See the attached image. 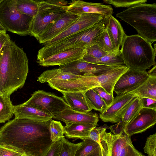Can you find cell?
<instances>
[{
    "label": "cell",
    "instance_id": "obj_29",
    "mask_svg": "<svg viewBox=\"0 0 156 156\" xmlns=\"http://www.w3.org/2000/svg\"><path fill=\"white\" fill-rule=\"evenodd\" d=\"M17 10L20 13L34 18L37 14L38 1L33 0H15Z\"/></svg>",
    "mask_w": 156,
    "mask_h": 156
},
{
    "label": "cell",
    "instance_id": "obj_25",
    "mask_svg": "<svg viewBox=\"0 0 156 156\" xmlns=\"http://www.w3.org/2000/svg\"><path fill=\"white\" fill-rule=\"evenodd\" d=\"M80 76L63 72L59 68L44 71L38 77L37 81L45 83L51 81L68 80L78 78Z\"/></svg>",
    "mask_w": 156,
    "mask_h": 156
},
{
    "label": "cell",
    "instance_id": "obj_20",
    "mask_svg": "<svg viewBox=\"0 0 156 156\" xmlns=\"http://www.w3.org/2000/svg\"><path fill=\"white\" fill-rule=\"evenodd\" d=\"M106 27L115 52H118L126 36L121 24L111 15L107 17Z\"/></svg>",
    "mask_w": 156,
    "mask_h": 156
},
{
    "label": "cell",
    "instance_id": "obj_7",
    "mask_svg": "<svg viewBox=\"0 0 156 156\" xmlns=\"http://www.w3.org/2000/svg\"><path fill=\"white\" fill-rule=\"evenodd\" d=\"M68 2L61 0L38 1L37 13L34 18L29 35L38 41L40 35L51 22L67 11Z\"/></svg>",
    "mask_w": 156,
    "mask_h": 156
},
{
    "label": "cell",
    "instance_id": "obj_35",
    "mask_svg": "<svg viewBox=\"0 0 156 156\" xmlns=\"http://www.w3.org/2000/svg\"><path fill=\"white\" fill-rule=\"evenodd\" d=\"M147 0H104V2L112 5L115 7L127 8L139 4L145 3Z\"/></svg>",
    "mask_w": 156,
    "mask_h": 156
},
{
    "label": "cell",
    "instance_id": "obj_18",
    "mask_svg": "<svg viewBox=\"0 0 156 156\" xmlns=\"http://www.w3.org/2000/svg\"><path fill=\"white\" fill-rule=\"evenodd\" d=\"M67 11L79 15L89 13L100 14L105 17L112 15L113 13V9L110 5L80 0L72 1L68 5Z\"/></svg>",
    "mask_w": 156,
    "mask_h": 156
},
{
    "label": "cell",
    "instance_id": "obj_10",
    "mask_svg": "<svg viewBox=\"0 0 156 156\" xmlns=\"http://www.w3.org/2000/svg\"><path fill=\"white\" fill-rule=\"evenodd\" d=\"M24 103L53 116L68 106L63 98L43 90L35 91Z\"/></svg>",
    "mask_w": 156,
    "mask_h": 156
},
{
    "label": "cell",
    "instance_id": "obj_15",
    "mask_svg": "<svg viewBox=\"0 0 156 156\" xmlns=\"http://www.w3.org/2000/svg\"><path fill=\"white\" fill-rule=\"evenodd\" d=\"M156 122V109L142 108L136 117L124 126V129L131 136L145 131Z\"/></svg>",
    "mask_w": 156,
    "mask_h": 156
},
{
    "label": "cell",
    "instance_id": "obj_16",
    "mask_svg": "<svg viewBox=\"0 0 156 156\" xmlns=\"http://www.w3.org/2000/svg\"><path fill=\"white\" fill-rule=\"evenodd\" d=\"M118 66L92 63L87 62L81 58L60 66L58 68L64 72L70 73L76 75H82L87 73L94 75L100 74Z\"/></svg>",
    "mask_w": 156,
    "mask_h": 156
},
{
    "label": "cell",
    "instance_id": "obj_23",
    "mask_svg": "<svg viewBox=\"0 0 156 156\" xmlns=\"http://www.w3.org/2000/svg\"><path fill=\"white\" fill-rule=\"evenodd\" d=\"M96 126L83 123H72L63 126V133L69 138H78L84 140L89 137L91 131Z\"/></svg>",
    "mask_w": 156,
    "mask_h": 156
},
{
    "label": "cell",
    "instance_id": "obj_4",
    "mask_svg": "<svg viewBox=\"0 0 156 156\" xmlns=\"http://www.w3.org/2000/svg\"><path fill=\"white\" fill-rule=\"evenodd\" d=\"M116 16L133 27L151 44L156 41V4L142 3L117 13Z\"/></svg>",
    "mask_w": 156,
    "mask_h": 156
},
{
    "label": "cell",
    "instance_id": "obj_8",
    "mask_svg": "<svg viewBox=\"0 0 156 156\" xmlns=\"http://www.w3.org/2000/svg\"><path fill=\"white\" fill-rule=\"evenodd\" d=\"M128 69L124 66L114 68L100 74L85 73L76 80V87L78 91L85 92L89 90L100 87L109 94H113L116 82Z\"/></svg>",
    "mask_w": 156,
    "mask_h": 156
},
{
    "label": "cell",
    "instance_id": "obj_12",
    "mask_svg": "<svg viewBox=\"0 0 156 156\" xmlns=\"http://www.w3.org/2000/svg\"><path fill=\"white\" fill-rule=\"evenodd\" d=\"M136 96L128 93L117 95L111 105L100 112L99 117L105 122L117 123L134 98Z\"/></svg>",
    "mask_w": 156,
    "mask_h": 156
},
{
    "label": "cell",
    "instance_id": "obj_21",
    "mask_svg": "<svg viewBox=\"0 0 156 156\" xmlns=\"http://www.w3.org/2000/svg\"><path fill=\"white\" fill-rule=\"evenodd\" d=\"M63 98L68 106L72 110L87 113L92 109L83 92H62Z\"/></svg>",
    "mask_w": 156,
    "mask_h": 156
},
{
    "label": "cell",
    "instance_id": "obj_2",
    "mask_svg": "<svg viewBox=\"0 0 156 156\" xmlns=\"http://www.w3.org/2000/svg\"><path fill=\"white\" fill-rule=\"evenodd\" d=\"M29 70L28 60L22 48L10 40L0 51V91L10 95L23 86Z\"/></svg>",
    "mask_w": 156,
    "mask_h": 156
},
{
    "label": "cell",
    "instance_id": "obj_13",
    "mask_svg": "<svg viewBox=\"0 0 156 156\" xmlns=\"http://www.w3.org/2000/svg\"><path fill=\"white\" fill-rule=\"evenodd\" d=\"M149 76L146 71L128 69L116 82L113 91L117 95L129 93L145 82Z\"/></svg>",
    "mask_w": 156,
    "mask_h": 156
},
{
    "label": "cell",
    "instance_id": "obj_49",
    "mask_svg": "<svg viewBox=\"0 0 156 156\" xmlns=\"http://www.w3.org/2000/svg\"><path fill=\"white\" fill-rule=\"evenodd\" d=\"M2 94H2L0 91V96H1V95H2Z\"/></svg>",
    "mask_w": 156,
    "mask_h": 156
},
{
    "label": "cell",
    "instance_id": "obj_37",
    "mask_svg": "<svg viewBox=\"0 0 156 156\" xmlns=\"http://www.w3.org/2000/svg\"><path fill=\"white\" fill-rule=\"evenodd\" d=\"M25 153L12 146L0 144V156H23Z\"/></svg>",
    "mask_w": 156,
    "mask_h": 156
},
{
    "label": "cell",
    "instance_id": "obj_30",
    "mask_svg": "<svg viewBox=\"0 0 156 156\" xmlns=\"http://www.w3.org/2000/svg\"><path fill=\"white\" fill-rule=\"evenodd\" d=\"M10 95L3 94L0 96V123H4L10 119L14 114Z\"/></svg>",
    "mask_w": 156,
    "mask_h": 156
},
{
    "label": "cell",
    "instance_id": "obj_6",
    "mask_svg": "<svg viewBox=\"0 0 156 156\" xmlns=\"http://www.w3.org/2000/svg\"><path fill=\"white\" fill-rule=\"evenodd\" d=\"M33 19L17 10L15 0H3L0 4V23L6 31L20 36L29 35Z\"/></svg>",
    "mask_w": 156,
    "mask_h": 156
},
{
    "label": "cell",
    "instance_id": "obj_36",
    "mask_svg": "<svg viewBox=\"0 0 156 156\" xmlns=\"http://www.w3.org/2000/svg\"><path fill=\"white\" fill-rule=\"evenodd\" d=\"M85 50V55L94 58H100L108 53L95 43L87 46Z\"/></svg>",
    "mask_w": 156,
    "mask_h": 156
},
{
    "label": "cell",
    "instance_id": "obj_5",
    "mask_svg": "<svg viewBox=\"0 0 156 156\" xmlns=\"http://www.w3.org/2000/svg\"><path fill=\"white\" fill-rule=\"evenodd\" d=\"M107 17L91 27L52 44L44 45L40 49L37 61L66 50L77 48H85L95 43L96 38L106 30Z\"/></svg>",
    "mask_w": 156,
    "mask_h": 156
},
{
    "label": "cell",
    "instance_id": "obj_34",
    "mask_svg": "<svg viewBox=\"0 0 156 156\" xmlns=\"http://www.w3.org/2000/svg\"><path fill=\"white\" fill-rule=\"evenodd\" d=\"M95 43L108 53H116L113 49L106 30L102 33L96 38Z\"/></svg>",
    "mask_w": 156,
    "mask_h": 156
},
{
    "label": "cell",
    "instance_id": "obj_46",
    "mask_svg": "<svg viewBox=\"0 0 156 156\" xmlns=\"http://www.w3.org/2000/svg\"><path fill=\"white\" fill-rule=\"evenodd\" d=\"M6 30L0 23V32H1L6 33Z\"/></svg>",
    "mask_w": 156,
    "mask_h": 156
},
{
    "label": "cell",
    "instance_id": "obj_17",
    "mask_svg": "<svg viewBox=\"0 0 156 156\" xmlns=\"http://www.w3.org/2000/svg\"><path fill=\"white\" fill-rule=\"evenodd\" d=\"M86 52L85 48H77L60 52L36 62L44 67L64 65L82 58Z\"/></svg>",
    "mask_w": 156,
    "mask_h": 156
},
{
    "label": "cell",
    "instance_id": "obj_39",
    "mask_svg": "<svg viewBox=\"0 0 156 156\" xmlns=\"http://www.w3.org/2000/svg\"><path fill=\"white\" fill-rule=\"evenodd\" d=\"M93 89L102 99L107 107L111 105L114 99L113 94H109L101 87H96Z\"/></svg>",
    "mask_w": 156,
    "mask_h": 156
},
{
    "label": "cell",
    "instance_id": "obj_50",
    "mask_svg": "<svg viewBox=\"0 0 156 156\" xmlns=\"http://www.w3.org/2000/svg\"><path fill=\"white\" fill-rule=\"evenodd\" d=\"M3 0H0V4H1Z\"/></svg>",
    "mask_w": 156,
    "mask_h": 156
},
{
    "label": "cell",
    "instance_id": "obj_44",
    "mask_svg": "<svg viewBox=\"0 0 156 156\" xmlns=\"http://www.w3.org/2000/svg\"><path fill=\"white\" fill-rule=\"evenodd\" d=\"M10 40V37L8 34L5 32H0V51L6 42Z\"/></svg>",
    "mask_w": 156,
    "mask_h": 156
},
{
    "label": "cell",
    "instance_id": "obj_19",
    "mask_svg": "<svg viewBox=\"0 0 156 156\" xmlns=\"http://www.w3.org/2000/svg\"><path fill=\"white\" fill-rule=\"evenodd\" d=\"M52 118L62 121L66 125L72 123H83L97 126L99 121L98 115L96 112H80L72 110L69 106L63 111L54 116Z\"/></svg>",
    "mask_w": 156,
    "mask_h": 156
},
{
    "label": "cell",
    "instance_id": "obj_9",
    "mask_svg": "<svg viewBox=\"0 0 156 156\" xmlns=\"http://www.w3.org/2000/svg\"><path fill=\"white\" fill-rule=\"evenodd\" d=\"M111 132L105 131L110 156H144L133 146L130 136L125 132L121 121L109 127Z\"/></svg>",
    "mask_w": 156,
    "mask_h": 156
},
{
    "label": "cell",
    "instance_id": "obj_1",
    "mask_svg": "<svg viewBox=\"0 0 156 156\" xmlns=\"http://www.w3.org/2000/svg\"><path fill=\"white\" fill-rule=\"evenodd\" d=\"M52 119L15 118L1 128L0 144L12 146L34 156H44L53 143L49 130Z\"/></svg>",
    "mask_w": 156,
    "mask_h": 156
},
{
    "label": "cell",
    "instance_id": "obj_41",
    "mask_svg": "<svg viewBox=\"0 0 156 156\" xmlns=\"http://www.w3.org/2000/svg\"><path fill=\"white\" fill-rule=\"evenodd\" d=\"M61 146L60 140L53 143L44 156H59Z\"/></svg>",
    "mask_w": 156,
    "mask_h": 156
},
{
    "label": "cell",
    "instance_id": "obj_33",
    "mask_svg": "<svg viewBox=\"0 0 156 156\" xmlns=\"http://www.w3.org/2000/svg\"><path fill=\"white\" fill-rule=\"evenodd\" d=\"M63 126L60 122L51 120L49 130L51 139L53 143L60 140L64 136Z\"/></svg>",
    "mask_w": 156,
    "mask_h": 156
},
{
    "label": "cell",
    "instance_id": "obj_26",
    "mask_svg": "<svg viewBox=\"0 0 156 156\" xmlns=\"http://www.w3.org/2000/svg\"><path fill=\"white\" fill-rule=\"evenodd\" d=\"M129 93L136 97L156 100V77L149 76L145 82Z\"/></svg>",
    "mask_w": 156,
    "mask_h": 156
},
{
    "label": "cell",
    "instance_id": "obj_51",
    "mask_svg": "<svg viewBox=\"0 0 156 156\" xmlns=\"http://www.w3.org/2000/svg\"></svg>",
    "mask_w": 156,
    "mask_h": 156
},
{
    "label": "cell",
    "instance_id": "obj_45",
    "mask_svg": "<svg viewBox=\"0 0 156 156\" xmlns=\"http://www.w3.org/2000/svg\"><path fill=\"white\" fill-rule=\"evenodd\" d=\"M147 73L150 76L156 77V64L154 65L153 67L148 71Z\"/></svg>",
    "mask_w": 156,
    "mask_h": 156
},
{
    "label": "cell",
    "instance_id": "obj_48",
    "mask_svg": "<svg viewBox=\"0 0 156 156\" xmlns=\"http://www.w3.org/2000/svg\"><path fill=\"white\" fill-rule=\"evenodd\" d=\"M154 49L155 51H156V45L155 43L154 44Z\"/></svg>",
    "mask_w": 156,
    "mask_h": 156
},
{
    "label": "cell",
    "instance_id": "obj_14",
    "mask_svg": "<svg viewBox=\"0 0 156 156\" xmlns=\"http://www.w3.org/2000/svg\"><path fill=\"white\" fill-rule=\"evenodd\" d=\"M79 16L67 11L63 13L50 23L40 35V44L48 42L62 33Z\"/></svg>",
    "mask_w": 156,
    "mask_h": 156
},
{
    "label": "cell",
    "instance_id": "obj_11",
    "mask_svg": "<svg viewBox=\"0 0 156 156\" xmlns=\"http://www.w3.org/2000/svg\"><path fill=\"white\" fill-rule=\"evenodd\" d=\"M105 17L99 14L83 13L67 28L55 38L43 45L54 43L66 37L82 31L93 26L101 21Z\"/></svg>",
    "mask_w": 156,
    "mask_h": 156
},
{
    "label": "cell",
    "instance_id": "obj_24",
    "mask_svg": "<svg viewBox=\"0 0 156 156\" xmlns=\"http://www.w3.org/2000/svg\"><path fill=\"white\" fill-rule=\"evenodd\" d=\"M82 59L87 62L99 65L118 66H125L120 50L116 53H108L99 58H93L84 55Z\"/></svg>",
    "mask_w": 156,
    "mask_h": 156
},
{
    "label": "cell",
    "instance_id": "obj_43",
    "mask_svg": "<svg viewBox=\"0 0 156 156\" xmlns=\"http://www.w3.org/2000/svg\"><path fill=\"white\" fill-rule=\"evenodd\" d=\"M142 108L156 109V100L151 98H141Z\"/></svg>",
    "mask_w": 156,
    "mask_h": 156
},
{
    "label": "cell",
    "instance_id": "obj_42",
    "mask_svg": "<svg viewBox=\"0 0 156 156\" xmlns=\"http://www.w3.org/2000/svg\"><path fill=\"white\" fill-rule=\"evenodd\" d=\"M106 130H105L101 133L100 140L99 143L101 148V156H110L108 144L104 134Z\"/></svg>",
    "mask_w": 156,
    "mask_h": 156
},
{
    "label": "cell",
    "instance_id": "obj_3",
    "mask_svg": "<svg viewBox=\"0 0 156 156\" xmlns=\"http://www.w3.org/2000/svg\"><path fill=\"white\" fill-rule=\"evenodd\" d=\"M121 46L122 56L129 69L145 71L156 64L152 44L139 35H126Z\"/></svg>",
    "mask_w": 156,
    "mask_h": 156
},
{
    "label": "cell",
    "instance_id": "obj_38",
    "mask_svg": "<svg viewBox=\"0 0 156 156\" xmlns=\"http://www.w3.org/2000/svg\"><path fill=\"white\" fill-rule=\"evenodd\" d=\"M156 133L150 135L147 138L144 148V152L148 156H156Z\"/></svg>",
    "mask_w": 156,
    "mask_h": 156
},
{
    "label": "cell",
    "instance_id": "obj_22",
    "mask_svg": "<svg viewBox=\"0 0 156 156\" xmlns=\"http://www.w3.org/2000/svg\"><path fill=\"white\" fill-rule=\"evenodd\" d=\"M15 118L25 119L39 121H47L53 116L24 103L13 105Z\"/></svg>",
    "mask_w": 156,
    "mask_h": 156
},
{
    "label": "cell",
    "instance_id": "obj_40",
    "mask_svg": "<svg viewBox=\"0 0 156 156\" xmlns=\"http://www.w3.org/2000/svg\"><path fill=\"white\" fill-rule=\"evenodd\" d=\"M107 129H109V127L106 124L99 127L96 126L91 131L89 137L99 144L100 140L101 133Z\"/></svg>",
    "mask_w": 156,
    "mask_h": 156
},
{
    "label": "cell",
    "instance_id": "obj_31",
    "mask_svg": "<svg viewBox=\"0 0 156 156\" xmlns=\"http://www.w3.org/2000/svg\"><path fill=\"white\" fill-rule=\"evenodd\" d=\"M84 93L92 109L101 112L107 108L104 101L93 89L88 90Z\"/></svg>",
    "mask_w": 156,
    "mask_h": 156
},
{
    "label": "cell",
    "instance_id": "obj_28",
    "mask_svg": "<svg viewBox=\"0 0 156 156\" xmlns=\"http://www.w3.org/2000/svg\"><path fill=\"white\" fill-rule=\"evenodd\" d=\"M142 108L141 98L135 97L122 116L123 125L125 126L136 117Z\"/></svg>",
    "mask_w": 156,
    "mask_h": 156
},
{
    "label": "cell",
    "instance_id": "obj_27",
    "mask_svg": "<svg viewBox=\"0 0 156 156\" xmlns=\"http://www.w3.org/2000/svg\"><path fill=\"white\" fill-rule=\"evenodd\" d=\"M101 153L99 144L88 137L81 142L75 156H100Z\"/></svg>",
    "mask_w": 156,
    "mask_h": 156
},
{
    "label": "cell",
    "instance_id": "obj_47",
    "mask_svg": "<svg viewBox=\"0 0 156 156\" xmlns=\"http://www.w3.org/2000/svg\"><path fill=\"white\" fill-rule=\"evenodd\" d=\"M23 156H34L32 155H30V154H25L23 155Z\"/></svg>",
    "mask_w": 156,
    "mask_h": 156
},
{
    "label": "cell",
    "instance_id": "obj_32",
    "mask_svg": "<svg viewBox=\"0 0 156 156\" xmlns=\"http://www.w3.org/2000/svg\"><path fill=\"white\" fill-rule=\"evenodd\" d=\"M61 146L59 156H75L81 142L74 144L69 142L64 136L61 138Z\"/></svg>",
    "mask_w": 156,
    "mask_h": 156
}]
</instances>
